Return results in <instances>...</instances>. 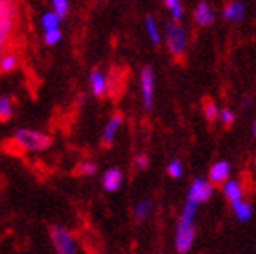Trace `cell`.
I'll use <instances>...</instances> for the list:
<instances>
[{
    "instance_id": "4316f807",
    "label": "cell",
    "mask_w": 256,
    "mask_h": 254,
    "mask_svg": "<svg viewBox=\"0 0 256 254\" xmlns=\"http://www.w3.org/2000/svg\"><path fill=\"white\" fill-rule=\"evenodd\" d=\"M53 4V11H56L62 18L69 15V0H51Z\"/></svg>"
},
{
    "instance_id": "52a82bcc",
    "label": "cell",
    "mask_w": 256,
    "mask_h": 254,
    "mask_svg": "<svg viewBox=\"0 0 256 254\" xmlns=\"http://www.w3.org/2000/svg\"><path fill=\"white\" fill-rule=\"evenodd\" d=\"M216 11L212 8L207 0H202V2H198L196 8L192 10V20H194V24L198 28H209L216 22Z\"/></svg>"
},
{
    "instance_id": "6da1fadb",
    "label": "cell",
    "mask_w": 256,
    "mask_h": 254,
    "mask_svg": "<svg viewBox=\"0 0 256 254\" xmlns=\"http://www.w3.org/2000/svg\"><path fill=\"white\" fill-rule=\"evenodd\" d=\"M198 204L186 198V204L182 207V214L178 218L176 230H174V247L178 254H186L191 250L196 236V227H194V218H196Z\"/></svg>"
},
{
    "instance_id": "d4e9b609",
    "label": "cell",
    "mask_w": 256,
    "mask_h": 254,
    "mask_svg": "<svg viewBox=\"0 0 256 254\" xmlns=\"http://www.w3.org/2000/svg\"><path fill=\"white\" fill-rule=\"evenodd\" d=\"M234 118H236V114H234V111H232L231 108H224V109H220V116H218V122L222 124V126H226V127L232 126V122H234Z\"/></svg>"
},
{
    "instance_id": "3957f363",
    "label": "cell",
    "mask_w": 256,
    "mask_h": 254,
    "mask_svg": "<svg viewBox=\"0 0 256 254\" xmlns=\"http://www.w3.org/2000/svg\"><path fill=\"white\" fill-rule=\"evenodd\" d=\"M13 138L16 146L26 151H44L51 146V138L46 132L33 131V129H16Z\"/></svg>"
},
{
    "instance_id": "d6986e66",
    "label": "cell",
    "mask_w": 256,
    "mask_h": 254,
    "mask_svg": "<svg viewBox=\"0 0 256 254\" xmlns=\"http://www.w3.org/2000/svg\"><path fill=\"white\" fill-rule=\"evenodd\" d=\"M202 111H204V116H206L207 122H216L218 116H220V108H218V104L211 98H207L204 100V106H202Z\"/></svg>"
},
{
    "instance_id": "603a6c76",
    "label": "cell",
    "mask_w": 256,
    "mask_h": 254,
    "mask_svg": "<svg viewBox=\"0 0 256 254\" xmlns=\"http://www.w3.org/2000/svg\"><path fill=\"white\" fill-rule=\"evenodd\" d=\"M13 116V102L8 94H0V122H8Z\"/></svg>"
},
{
    "instance_id": "9c48e42d",
    "label": "cell",
    "mask_w": 256,
    "mask_h": 254,
    "mask_svg": "<svg viewBox=\"0 0 256 254\" xmlns=\"http://www.w3.org/2000/svg\"><path fill=\"white\" fill-rule=\"evenodd\" d=\"M89 86H91V93L96 98H102L108 94L109 91V78L106 76L104 71L100 69H93L89 74Z\"/></svg>"
},
{
    "instance_id": "7a4b0ae2",
    "label": "cell",
    "mask_w": 256,
    "mask_h": 254,
    "mask_svg": "<svg viewBox=\"0 0 256 254\" xmlns=\"http://www.w3.org/2000/svg\"><path fill=\"white\" fill-rule=\"evenodd\" d=\"M164 30H166V46H168L169 54L172 58L182 60L188 53L189 46V34L186 28L182 26V22L169 18L164 26Z\"/></svg>"
},
{
    "instance_id": "ba28073f",
    "label": "cell",
    "mask_w": 256,
    "mask_h": 254,
    "mask_svg": "<svg viewBox=\"0 0 256 254\" xmlns=\"http://www.w3.org/2000/svg\"><path fill=\"white\" fill-rule=\"evenodd\" d=\"M247 15V8L244 0H229L226 6H224L222 16L227 22H232V24H238L246 18Z\"/></svg>"
},
{
    "instance_id": "277c9868",
    "label": "cell",
    "mask_w": 256,
    "mask_h": 254,
    "mask_svg": "<svg viewBox=\"0 0 256 254\" xmlns=\"http://www.w3.org/2000/svg\"><path fill=\"white\" fill-rule=\"evenodd\" d=\"M154 88H156V76L151 66H144L140 71V94H142L144 108L151 111L154 106Z\"/></svg>"
},
{
    "instance_id": "44dd1931",
    "label": "cell",
    "mask_w": 256,
    "mask_h": 254,
    "mask_svg": "<svg viewBox=\"0 0 256 254\" xmlns=\"http://www.w3.org/2000/svg\"><path fill=\"white\" fill-rule=\"evenodd\" d=\"M151 210H153V204H151V200H148V198L140 200L136 206H134V210H133L134 220H136V222H144L149 214H151Z\"/></svg>"
},
{
    "instance_id": "5bb4252c",
    "label": "cell",
    "mask_w": 256,
    "mask_h": 254,
    "mask_svg": "<svg viewBox=\"0 0 256 254\" xmlns=\"http://www.w3.org/2000/svg\"><path fill=\"white\" fill-rule=\"evenodd\" d=\"M222 192L224 196H226L227 200L231 202H236V200H242L244 198V187H242V184L238 180H232V178H229V180H226L222 184Z\"/></svg>"
},
{
    "instance_id": "8992f818",
    "label": "cell",
    "mask_w": 256,
    "mask_h": 254,
    "mask_svg": "<svg viewBox=\"0 0 256 254\" xmlns=\"http://www.w3.org/2000/svg\"><path fill=\"white\" fill-rule=\"evenodd\" d=\"M212 186H214V184H212L211 180H206V178H194L192 184L189 186L188 198L192 202H196L198 206H200V204H206L207 200H211Z\"/></svg>"
},
{
    "instance_id": "7402d4cb",
    "label": "cell",
    "mask_w": 256,
    "mask_h": 254,
    "mask_svg": "<svg viewBox=\"0 0 256 254\" xmlns=\"http://www.w3.org/2000/svg\"><path fill=\"white\" fill-rule=\"evenodd\" d=\"M164 6H166V10L169 11V15H171L172 20H176V22H182V18H184V4H182V0H164Z\"/></svg>"
},
{
    "instance_id": "4dcf8cb0",
    "label": "cell",
    "mask_w": 256,
    "mask_h": 254,
    "mask_svg": "<svg viewBox=\"0 0 256 254\" xmlns=\"http://www.w3.org/2000/svg\"><path fill=\"white\" fill-rule=\"evenodd\" d=\"M160 254H164V252H160Z\"/></svg>"
},
{
    "instance_id": "5b68a950",
    "label": "cell",
    "mask_w": 256,
    "mask_h": 254,
    "mask_svg": "<svg viewBox=\"0 0 256 254\" xmlns=\"http://www.w3.org/2000/svg\"><path fill=\"white\" fill-rule=\"evenodd\" d=\"M50 236L56 254H76V244L68 229L60 225H53L50 229Z\"/></svg>"
},
{
    "instance_id": "7c38bea8",
    "label": "cell",
    "mask_w": 256,
    "mask_h": 254,
    "mask_svg": "<svg viewBox=\"0 0 256 254\" xmlns=\"http://www.w3.org/2000/svg\"><path fill=\"white\" fill-rule=\"evenodd\" d=\"M231 178V164L227 160H218L209 167V180L212 184H224Z\"/></svg>"
},
{
    "instance_id": "ac0fdd59",
    "label": "cell",
    "mask_w": 256,
    "mask_h": 254,
    "mask_svg": "<svg viewBox=\"0 0 256 254\" xmlns=\"http://www.w3.org/2000/svg\"><path fill=\"white\" fill-rule=\"evenodd\" d=\"M18 15V0H0V22Z\"/></svg>"
},
{
    "instance_id": "e0dca14e",
    "label": "cell",
    "mask_w": 256,
    "mask_h": 254,
    "mask_svg": "<svg viewBox=\"0 0 256 254\" xmlns=\"http://www.w3.org/2000/svg\"><path fill=\"white\" fill-rule=\"evenodd\" d=\"M20 64V54L16 51H6L2 56H0V74L11 73L18 68Z\"/></svg>"
},
{
    "instance_id": "484cf974",
    "label": "cell",
    "mask_w": 256,
    "mask_h": 254,
    "mask_svg": "<svg viewBox=\"0 0 256 254\" xmlns=\"http://www.w3.org/2000/svg\"><path fill=\"white\" fill-rule=\"evenodd\" d=\"M182 172H184V166H182V162L180 160H171L168 164V174L171 176V178H180L182 176Z\"/></svg>"
},
{
    "instance_id": "cb8c5ba5",
    "label": "cell",
    "mask_w": 256,
    "mask_h": 254,
    "mask_svg": "<svg viewBox=\"0 0 256 254\" xmlns=\"http://www.w3.org/2000/svg\"><path fill=\"white\" fill-rule=\"evenodd\" d=\"M62 40V30L60 28H53V30L44 31V44L46 46H56Z\"/></svg>"
},
{
    "instance_id": "ffe728a7",
    "label": "cell",
    "mask_w": 256,
    "mask_h": 254,
    "mask_svg": "<svg viewBox=\"0 0 256 254\" xmlns=\"http://www.w3.org/2000/svg\"><path fill=\"white\" fill-rule=\"evenodd\" d=\"M60 20H62V16L56 11H46L44 15L40 16V26L44 31L53 30V28H60Z\"/></svg>"
},
{
    "instance_id": "30bf717a",
    "label": "cell",
    "mask_w": 256,
    "mask_h": 254,
    "mask_svg": "<svg viewBox=\"0 0 256 254\" xmlns=\"http://www.w3.org/2000/svg\"><path fill=\"white\" fill-rule=\"evenodd\" d=\"M15 30H16V16H11V18H6L0 22V56L10 48L11 38L15 34Z\"/></svg>"
},
{
    "instance_id": "83f0119b",
    "label": "cell",
    "mask_w": 256,
    "mask_h": 254,
    "mask_svg": "<svg viewBox=\"0 0 256 254\" xmlns=\"http://www.w3.org/2000/svg\"><path fill=\"white\" fill-rule=\"evenodd\" d=\"M96 164L93 160H86L80 164V174H86V176H93L96 172Z\"/></svg>"
},
{
    "instance_id": "8fae6325",
    "label": "cell",
    "mask_w": 256,
    "mask_h": 254,
    "mask_svg": "<svg viewBox=\"0 0 256 254\" xmlns=\"http://www.w3.org/2000/svg\"><path fill=\"white\" fill-rule=\"evenodd\" d=\"M122 124H124V116L120 114V112H114L113 116L109 118L108 124H106V127H104V131H102V144L104 146H111V144L114 142V138H116V134H118Z\"/></svg>"
},
{
    "instance_id": "2e32d148",
    "label": "cell",
    "mask_w": 256,
    "mask_h": 254,
    "mask_svg": "<svg viewBox=\"0 0 256 254\" xmlns=\"http://www.w3.org/2000/svg\"><path fill=\"white\" fill-rule=\"evenodd\" d=\"M232 206V212H234V216H236L238 222H249L252 218V214H254V209H252V206L249 204V202H246L244 198L242 200H236L231 204Z\"/></svg>"
},
{
    "instance_id": "f546056e",
    "label": "cell",
    "mask_w": 256,
    "mask_h": 254,
    "mask_svg": "<svg viewBox=\"0 0 256 254\" xmlns=\"http://www.w3.org/2000/svg\"><path fill=\"white\" fill-rule=\"evenodd\" d=\"M252 134H254V138H256V118H254V122H252Z\"/></svg>"
},
{
    "instance_id": "f1b7e54d",
    "label": "cell",
    "mask_w": 256,
    "mask_h": 254,
    "mask_svg": "<svg viewBox=\"0 0 256 254\" xmlns=\"http://www.w3.org/2000/svg\"><path fill=\"white\" fill-rule=\"evenodd\" d=\"M133 166L136 171H144V169H148L149 167V156L148 154H144V152H140V154H136L134 156V162Z\"/></svg>"
},
{
    "instance_id": "4fadbf2b",
    "label": "cell",
    "mask_w": 256,
    "mask_h": 254,
    "mask_svg": "<svg viewBox=\"0 0 256 254\" xmlns=\"http://www.w3.org/2000/svg\"><path fill=\"white\" fill-rule=\"evenodd\" d=\"M124 184V172L120 171L118 167H111L108 171L104 172L102 176V187L108 192H114V190H118Z\"/></svg>"
},
{
    "instance_id": "1f68e13d",
    "label": "cell",
    "mask_w": 256,
    "mask_h": 254,
    "mask_svg": "<svg viewBox=\"0 0 256 254\" xmlns=\"http://www.w3.org/2000/svg\"><path fill=\"white\" fill-rule=\"evenodd\" d=\"M254 164H256V160H254Z\"/></svg>"
},
{
    "instance_id": "9a60e30c",
    "label": "cell",
    "mask_w": 256,
    "mask_h": 254,
    "mask_svg": "<svg viewBox=\"0 0 256 254\" xmlns=\"http://www.w3.org/2000/svg\"><path fill=\"white\" fill-rule=\"evenodd\" d=\"M144 26H146V33H148V38L149 42L158 48V46L162 44V33H160V28L156 24V18L153 15H148L144 18Z\"/></svg>"
}]
</instances>
